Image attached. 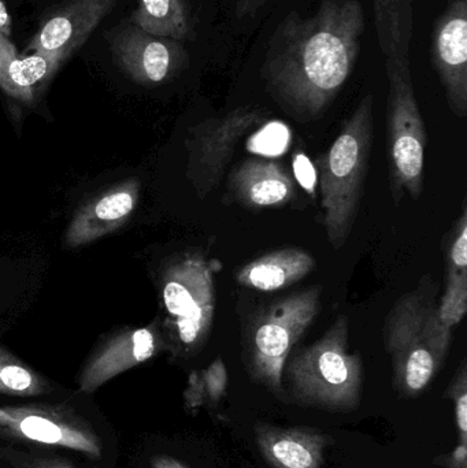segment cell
I'll list each match as a JSON object with an SVG mask.
<instances>
[{
  "mask_svg": "<svg viewBox=\"0 0 467 468\" xmlns=\"http://www.w3.org/2000/svg\"><path fill=\"white\" fill-rule=\"evenodd\" d=\"M364 27L359 0H324L307 18L288 14L263 62L269 95L298 122L320 120L353 73Z\"/></svg>",
  "mask_w": 467,
  "mask_h": 468,
  "instance_id": "obj_1",
  "label": "cell"
},
{
  "mask_svg": "<svg viewBox=\"0 0 467 468\" xmlns=\"http://www.w3.org/2000/svg\"><path fill=\"white\" fill-rule=\"evenodd\" d=\"M383 333L395 392L399 398H417L443 367L452 340V330L439 319L436 285L430 278L422 277L416 289L397 300Z\"/></svg>",
  "mask_w": 467,
  "mask_h": 468,
  "instance_id": "obj_2",
  "label": "cell"
},
{
  "mask_svg": "<svg viewBox=\"0 0 467 468\" xmlns=\"http://www.w3.org/2000/svg\"><path fill=\"white\" fill-rule=\"evenodd\" d=\"M350 322L342 314L312 346L291 354L282 371L287 404L350 414L362 403L364 363L350 351Z\"/></svg>",
  "mask_w": 467,
  "mask_h": 468,
  "instance_id": "obj_3",
  "label": "cell"
},
{
  "mask_svg": "<svg viewBox=\"0 0 467 468\" xmlns=\"http://www.w3.org/2000/svg\"><path fill=\"white\" fill-rule=\"evenodd\" d=\"M373 96L359 101L343 123L339 136L317 159L323 197L324 229L329 244L340 250L358 216L373 145Z\"/></svg>",
  "mask_w": 467,
  "mask_h": 468,
  "instance_id": "obj_4",
  "label": "cell"
},
{
  "mask_svg": "<svg viewBox=\"0 0 467 468\" xmlns=\"http://www.w3.org/2000/svg\"><path fill=\"white\" fill-rule=\"evenodd\" d=\"M320 285L281 297L249 319L243 335V363L254 384L287 404L282 371L288 357L320 314Z\"/></svg>",
  "mask_w": 467,
  "mask_h": 468,
  "instance_id": "obj_5",
  "label": "cell"
},
{
  "mask_svg": "<svg viewBox=\"0 0 467 468\" xmlns=\"http://www.w3.org/2000/svg\"><path fill=\"white\" fill-rule=\"evenodd\" d=\"M388 77L387 139L389 178L395 203L403 194L417 202L424 186L427 131L414 90L410 66L386 62Z\"/></svg>",
  "mask_w": 467,
  "mask_h": 468,
  "instance_id": "obj_6",
  "label": "cell"
},
{
  "mask_svg": "<svg viewBox=\"0 0 467 468\" xmlns=\"http://www.w3.org/2000/svg\"><path fill=\"white\" fill-rule=\"evenodd\" d=\"M162 302L178 352L196 354L210 335L217 307L213 270L205 256L189 253L165 271Z\"/></svg>",
  "mask_w": 467,
  "mask_h": 468,
  "instance_id": "obj_7",
  "label": "cell"
},
{
  "mask_svg": "<svg viewBox=\"0 0 467 468\" xmlns=\"http://www.w3.org/2000/svg\"><path fill=\"white\" fill-rule=\"evenodd\" d=\"M266 121L265 110L240 106L195 126L188 143V169L199 199H206L218 188L240 140Z\"/></svg>",
  "mask_w": 467,
  "mask_h": 468,
  "instance_id": "obj_8",
  "label": "cell"
},
{
  "mask_svg": "<svg viewBox=\"0 0 467 468\" xmlns=\"http://www.w3.org/2000/svg\"><path fill=\"white\" fill-rule=\"evenodd\" d=\"M0 434L22 441L66 448L93 459L101 456V442L92 429L81 418L54 407H2Z\"/></svg>",
  "mask_w": 467,
  "mask_h": 468,
  "instance_id": "obj_9",
  "label": "cell"
},
{
  "mask_svg": "<svg viewBox=\"0 0 467 468\" xmlns=\"http://www.w3.org/2000/svg\"><path fill=\"white\" fill-rule=\"evenodd\" d=\"M114 62L142 85H158L172 79L186 59L181 41L150 35L132 24L118 25L110 38Z\"/></svg>",
  "mask_w": 467,
  "mask_h": 468,
  "instance_id": "obj_10",
  "label": "cell"
},
{
  "mask_svg": "<svg viewBox=\"0 0 467 468\" xmlns=\"http://www.w3.org/2000/svg\"><path fill=\"white\" fill-rule=\"evenodd\" d=\"M432 62L447 103L457 117H467V0H450L432 35Z\"/></svg>",
  "mask_w": 467,
  "mask_h": 468,
  "instance_id": "obj_11",
  "label": "cell"
},
{
  "mask_svg": "<svg viewBox=\"0 0 467 468\" xmlns=\"http://www.w3.org/2000/svg\"><path fill=\"white\" fill-rule=\"evenodd\" d=\"M117 0H63L41 24L27 51L63 63L84 46Z\"/></svg>",
  "mask_w": 467,
  "mask_h": 468,
  "instance_id": "obj_12",
  "label": "cell"
},
{
  "mask_svg": "<svg viewBox=\"0 0 467 468\" xmlns=\"http://www.w3.org/2000/svg\"><path fill=\"white\" fill-rule=\"evenodd\" d=\"M254 440L263 461L273 468H323L334 444L331 434L301 426H277L258 420Z\"/></svg>",
  "mask_w": 467,
  "mask_h": 468,
  "instance_id": "obj_13",
  "label": "cell"
},
{
  "mask_svg": "<svg viewBox=\"0 0 467 468\" xmlns=\"http://www.w3.org/2000/svg\"><path fill=\"white\" fill-rule=\"evenodd\" d=\"M164 346L155 326L121 333L88 362L80 377V390L93 393L114 377L153 359Z\"/></svg>",
  "mask_w": 467,
  "mask_h": 468,
  "instance_id": "obj_14",
  "label": "cell"
},
{
  "mask_svg": "<svg viewBox=\"0 0 467 468\" xmlns=\"http://www.w3.org/2000/svg\"><path fill=\"white\" fill-rule=\"evenodd\" d=\"M229 191L233 199L252 211L282 207L296 197V184L281 165L269 159L249 158L232 170Z\"/></svg>",
  "mask_w": 467,
  "mask_h": 468,
  "instance_id": "obj_15",
  "label": "cell"
},
{
  "mask_svg": "<svg viewBox=\"0 0 467 468\" xmlns=\"http://www.w3.org/2000/svg\"><path fill=\"white\" fill-rule=\"evenodd\" d=\"M139 184L129 181L93 202L88 203L74 217L66 233L69 247H80L122 227L136 208Z\"/></svg>",
  "mask_w": 467,
  "mask_h": 468,
  "instance_id": "obj_16",
  "label": "cell"
},
{
  "mask_svg": "<svg viewBox=\"0 0 467 468\" xmlns=\"http://www.w3.org/2000/svg\"><path fill=\"white\" fill-rule=\"evenodd\" d=\"M315 269L314 256L301 248H282L244 264L236 281L244 288L277 292L290 288Z\"/></svg>",
  "mask_w": 467,
  "mask_h": 468,
  "instance_id": "obj_17",
  "label": "cell"
},
{
  "mask_svg": "<svg viewBox=\"0 0 467 468\" xmlns=\"http://www.w3.org/2000/svg\"><path fill=\"white\" fill-rule=\"evenodd\" d=\"M62 63L46 55H19L0 33V87L22 101H32L38 87L51 79Z\"/></svg>",
  "mask_w": 467,
  "mask_h": 468,
  "instance_id": "obj_18",
  "label": "cell"
},
{
  "mask_svg": "<svg viewBox=\"0 0 467 468\" xmlns=\"http://www.w3.org/2000/svg\"><path fill=\"white\" fill-rule=\"evenodd\" d=\"M373 21L386 62L410 66L413 0H372Z\"/></svg>",
  "mask_w": 467,
  "mask_h": 468,
  "instance_id": "obj_19",
  "label": "cell"
},
{
  "mask_svg": "<svg viewBox=\"0 0 467 468\" xmlns=\"http://www.w3.org/2000/svg\"><path fill=\"white\" fill-rule=\"evenodd\" d=\"M131 22L150 35L177 41L186 40L191 33L184 0H139Z\"/></svg>",
  "mask_w": 467,
  "mask_h": 468,
  "instance_id": "obj_20",
  "label": "cell"
},
{
  "mask_svg": "<svg viewBox=\"0 0 467 468\" xmlns=\"http://www.w3.org/2000/svg\"><path fill=\"white\" fill-rule=\"evenodd\" d=\"M48 390V384L36 371L0 348V395L32 398Z\"/></svg>",
  "mask_w": 467,
  "mask_h": 468,
  "instance_id": "obj_21",
  "label": "cell"
},
{
  "mask_svg": "<svg viewBox=\"0 0 467 468\" xmlns=\"http://www.w3.org/2000/svg\"><path fill=\"white\" fill-rule=\"evenodd\" d=\"M467 311V270L446 271V288L438 302V316L441 324L454 329L465 318Z\"/></svg>",
  "mask_w": 467,
  "mask_h": 468,
  "instance_id": "obj_22",
  "label": "cell"
},
{
  "mask_svg": "<svg viewBox=\"0 0 467 468\" xmlns=\"http://www.w3.org/2000/svg\"><path fill=\"white\" fill-rule=\"evenodd\" d=\"M196 376L205 406L216 409L227 396L229 385V376L224 360L217 357L205 370L196 371Z\"/></svg>",
  "mask_w": 467,
  "mask_h": 468,
  "instance_id": "obj_23",
  "label": "cell"
},
{
  "mask_svg": "<svg viewBox=\"0 0 467 468\" xmlns=\"http://www.w3.org/2000/svg\"><path fill=\"white\" fill-rule=\"evenodd\" d=\"M447 399L454 406L455 428H457L458 442L467 444V366L462 360L460 368L452 377L446 393Z\"/></svg>",
  "mask_w": 467,
  "mask_h": 468,
  "instance_id": "obj_24",
  "label": "cell"
},
{
  "mask_svg": "<svg viewBox=\"0 0 467 468\" xmlns=\"http://www.w3.org/2000/svg\"><path fill=\"white\" fill-rule=\"evenodd\" d=\"M447 271H463L467 270V214L463 208L458 221L455 222L454 236L447 248Z\"/></svg>",
  "mask_w": 467,
  "mask_h": 468,
  "instance_id": "obj_25",
  "label": "cell"
},
{
  "mask_svg": "<svg viewBox=\"0 0 467 468\" xmlns=\"http://www.w3.org/2000/svg\"><path fill=\"white\" fill-rule=\"evenodd\" d=\"M433 463L443 468H467V444L458 442L451 452L438 456L433 459Z\"/></svg>",
  "mask_w": 467,
  "mask_h": 468,
  "instance_id": "obj_26",
  "label": "cell"
},
{
  "mask_svg": "<svg viewBox=\"0 0 467 468\" xmlns=\"http://www.w3.org/2000/svg\"><path fill=\"white\" fill-rule=\"evenodd\" d=\"M266 2L268 0H236V16L240 19L254 16L258 11L262 10Z\"/></svg>",
  "mask_w": 467,
  "mask_h": 468,
  "instance_id": "obj_27",
  "label": "cell"
},
{
  "mask_svg": "<svg viewBox=\"0 0 467 468\" xmlns=\"http://www.w3.org/2000/svg\"><path fill=\"white\" fill-rule=\"evenodd\" d=\"M151 468H191L172 456L159 455L151 461Z\"/></svg>",
  "mask_w": 467,
  "mask_h": 468,
  "instance_id": "obj_28",
  "label": "cell"
},
{
  "mask_svg": "<svg viewBox=\"0 0 467 468\" xmlns=\"http://www.w3.org/2000/svg\"><path fill=\"white\" fill-rule=\"evenodd\" d=\"M11 32V18L3 0H0V33L8 36Z\"/></svg>",
  "mask_w": 467,
  "mask_h": 468,
  "instance_id": "obj_29",
  "label": "cell"
},
{
  "mask_svg": "<svg viewBox=\"0 0 467 468\" xmlns=\"http://www.w3.org/2000/svg\"><path fill=\"white\" fill-rule=\"evenodd\" d=\"M37 468H73V467L66 466V464H60V463H49V464H43V466H40Z\"/></svg>",
  "mask_w": 467,
  "mask_h": 468,
  "instance_id": "obj_30",
  "label": "cell"
}]
</instances>
